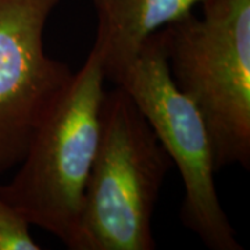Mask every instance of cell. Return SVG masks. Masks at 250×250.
Masks as SVG:
<instances>
[{
    "label": "cell",
    "instance_id": "obj_1",
    "mask_svg": "<svg viewBox=\"0 0 250 250\" xmlns=\"http://www.w3.org/2000/svg\"><path fill=\"white\" fill-rule=\"evenodd\" d=\"M104 57L98 42L36 126L17 172L0 195L68 246L98 150L104 99Z\"/></svg>",
    "mask_w": 250,
    "mask_h": 250
},
{
    "label": "cell",
    "instance_id": "obj_2",
    "mask_svg": "<svg viewBox=\"0 0 250 250\" xmlns=\"http://www.w3.org/2000/svg\"><path fill=\"white\" fill-rule=\"evenodd\" d=\"M171 159L120 85L104 93L98 150L72 250H154L152 218Z\"/></svg>",
    "mask_w": 250,
    "mask_h": 250
},
{
    "label": "cell",
    "instance_id": "obj_3",
    "mask_svg": "<svg viewBox=\"0 0 250 250\" xmlns=\"http://www.w3.org/2000/svg\"><path fill=\"white\" fill-rule=\"evenodd\" d=\"M161 29L171 78L208 129L215 170L250 167V0H205Z\"/></svg>",
    "mask_w": 250,
    "mask_h": 250
},
{
    "label": "cell",
    "instance_id": "obj_4",
    "mask_svg": "<svg viewBox=\"0 0 250 250\" xmlns=\"http://www.w3.org/2000/svg\"><path fill=\"white\" fill-rule=\"evenodd\" d=\"M116 85L134 100L179 170L185 187L179 214L184 225L208 249H243L217 195L208 129L196 106L171 78L161 29L145 42Z\"/></svg>",
    "mask_w": 250,
    "mask_h": 250
},
{
    "label": "cell",
    "instance_id": "obj_5",
    "mask_svg": "<svg viewBox=\"0 0 250 250\" xmlns=\"http://www.w3.org/2000/svg\"><path fill=\"white\" fill-rule=\"evenodd\" d=\"M60 0H0V178L22 160L36 126L74 72L45 50Z\"/></svg>",
    "mask_w": 250,
    "mask_h": 250
},
{
    "label": "cell",
    "instance_id": "obj_6",
    "mask_svg": "<svg viewBox=\"0 0 250 250\" xmlns=\"http://www.w3.org/2000/svg\"><path fill=\"white\" fill-rule=\"evenodd\" d=\"M205 0H93L106 80L118 82L145 42L157 31L193 13Z\"/></svg>",
    "mask_w": 250,
    "mask_h": 250
},
{
    "label": "cell",
    "instance_id": "obj_7",
    "mask_svg": "<svg viewBox=\"0 0 250 250\" xmlns=\"http://www.w3.org/2000/svg\"><path fill=\"white\" fill-rule=\"evenodd\" d=\"M31 224L18 208L0 195V250H41Z\"/></svg>",
    "mask_w": 250,
    "mask_h": 250
}]
</instances>
